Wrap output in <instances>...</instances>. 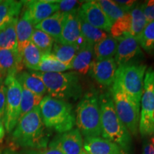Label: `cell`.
<instances>
[{"instance_id":"d4e9b609","label":"cell","mask_w":154,"mask_h":154,"mask_svg":"<svg viewBox=\"0 0 154 154\" xmlns=\"http://www.w3.org/2000/svg\"><path fill=\"white\" fill-rule=\"evenodd\" d=\"M77 51L78 49L76 46L66 45L55 42L51 49V54L58 61L71 67V63L76 56Z\"/></svg>"},{"instance_id":"5b68a950","label":"cell","mask_w":154,"mask_h":154,"mask_svg":"<svg viewBox=\"0 0 154 154\" xmlns=\"http://www.w3.org/2000/svg\"><path fill=\"white\" fill-rule=\"evenodd\" d=\"M76 124L84 137H99L101 135V110L97 91L87 92L76 106Z\"/></svg>"},{"instance_id":"e575fe53","label":"cell","mask_w":154,"mask_h":154,"mask_svg":"<svg viewBox=\"0 0 154 154\" xmlns=\"http://www.w3.org/2000/svg\"><path fill=\"white\" fill-rule=\"evenodd\" d=\"M59 11L63 13H69L74 9H79V6L81 5V2L76 0H59L57 1Z\"/></svg>"},{"instance_id":"bcb514c9","label":"cell","mask_w":154,"mask_h":154,"mask_svg":"<svg viewBox=\"0 0 154 154\" xmlns=\"http://www.w3.org/2000/svg\"><path fill=\"white\" fill-rule=\"evenodd\" d=\"M0 154H2V151L1 149H0Z\"/></svg>"},{"instance_id":"7a4b0ae2","label":"cell","mask_w":154,"mask_h":154,"mask_svg":"<svg viewBox=\"0 0 154 154\" xmlns=\"http://www.w3.org/2000/svg\"><path fill=\"white\" fill-rule=\"evenodd\" d=\"M102 138L120 146L127 153L132 154L131 134L119 118L110 91L99 96Z\"/></svg>"},{"instance_id":"30bf717a","label":"cell","mask_w":154,"mask_h":154,"mask_svg":"<svg viewBox=\"0 0 154 154\" xmlns=\"http://www.w3.org/2000/svg\"><path fill=\"white\" fill-rule=\"evenodd\" d=\"M23 3L25 5L23 16L34 26L59 11L57 1L32 0L23 1Z\"/></svg>"},{"instance_id":"5bb4252c","label":"cell","mask_w":154,"mask_h":154,"mask_svg":"<svg viewBox=\"0 0 154 154\" xmlns=\"http://www.w3.org/2000/svg\"><path fill=\"white\" fill-rule=\"evenodd\" d=\"M51 143L57 146L63 154H82L84 151L82 135L78 128L59 134Z\"/></svg>"},{"instance_id":"7bdbcfd3","label":"cell","mask_w":154,"mask_h":154,"mask_svg":"<svg viewBox=\"0 0 154 154\" xmlns=\"http://www.w3.org/2000/svg\"><path fill=\"white\" fill-rule=\"evenodd\" d=\"M19 154H36L34 153L33 149H25L23 151L19 152Z\"/></svg>"},{"instance_id":"9c48e42d","label":"cell","mask_w":154,"mask_h":154,"mask_svg":"<svg viewBox=\"0 0 154 154\" xmlns=\"http://www.w3.org/2000/svg\"><path fill=\"white\" fill-rule=\"evenodd\" d=\"M139 132L142 137L154 135V71L150 67L144 78Z\"/></svg>"},{"instance_id":"ab89813d","label":"cell","mask_w":154,"mask_h":154,"mask_svg":"<svg viewBox=\"0 0 154 154\" xmlns=\"http://www.w3.org/2000/svg\"><path fill=\"white\" fill-rule=\"evenodd\" d=\"M142 154H154V149L151 143L146 141L143 146V153Z\"/></svg>"},{"instance_id":"4316f807","label":"cell","mask_w":154,"mask_h":154,"mask_svg":"<svg viewBox=\"0 0 154 154\" xmlns=\"http://www.w3.org/2000/svg\"><path fill=\"white\" fill-rule=\"evenodd\" d=\"M17 19H14L10 24L0 30V49L17 50L16 34Z\"/></svg>"},{"instance_id":"d6a6232c","label":"cell","mask_w":154,"mask_h":154,"mask_svg":"<svg viewBox=\"0 0 154 154\" xmlns=\"http://www.w3.org/2000/svg\"><path fill=\"white\" fill-rule=\"evenodd\" d=\"M96 2L112 24L126 14V12L114 1L99 0Z\"/></svg>"},{"instance_id":"2e32d148","label":"cell","mask_w":154,"mask_h":154,"mask_svg":"<svg viewBox=\"0 0 154 154\" xmlns=\"http://www.w3.org/2000/svg\"><path fill=\"white\" fill-rule=\"evenodd\" d=\"M83 149L86 154H128L117 144L101 137H85Z\"/></svg>"},{"instance_id":"3957f363","label":"cell","mask_w":154,"mask_h":154,"mask_svg":"<svg viewBox=\"0 0 154 154\" xmlns=\"http://www.w3.org/2000/svg\"><path fill=\"white\" fill-rule=\"evenodd\" d=\"M44 126L59 134L67 132L76 125V114L72 105L68 101L45 96L39 106Z\"/></svg>"},{"instance_id":"603a6c76","label":"cell","mask_w":154,"mask_h":154,"mask_svg":"<svg viewBox=\"0 0 154 154\" xmlns=\"http://www.w3.org/2000/svg\"><path fill=\"white\" fill-rule=\"evenodd\" d=\"M118 43L119 42L116 38L111 36H108L104 39L96 44L94 46L96 60L100 61L113 58L116 53Z\"/></svg>"},{"instance_id":"e0dca14e","label":"cell","mask_w":154,"mask_h":154,"mask_svg":"<svg viewBox=\"0 0 154 154\" xmlns=\"http://www.w3.org/2000/svg\"><path fill=\"white\" fill-rule=\"evenodd\" d=\"M22 59L17 50L0 49V73L6 78L22 72Z\"/></svg>"},{"instance_id":"f1b7e54d","label":"cell","mask_w":154,"mask_h":154,"mask_svg":"<svg viewBox=\"0 0 154 154\" xmlns=\"http://www.w3.org/2000/svg\"><path fill=\"white\" fill-rule=\"evenodd\" d=\"M69 69H72V68L58 61L51 54V53H49L43 54L39 66L36 71H34V72L57 73L64 72L65 71L69 70Z\"/></svg>"},{"instance_id":"6da1fadb","label":"cell","mask_w":154,"mask_h":154,"mask_svg":"<svg viewBox=\"0 0 154 154\" xmlns=\"http://www.w3.org/2000/svg\"><path fill=\"white\" fill-rule=\"evenodd\" d=\"M11 140L16 146L27 149L39 150L47 147L49 135L42 121L39 106L19 118L11 132Z\"/></svg>"},{"instance_id":"74e56055","label":"cell","mask_w":154,"mask_h":154,"mask_svg":"<svg viewBox=\"0 0 154 154\" xmlns=\"http://www.w3.org/2000/svg\"><path fill=\"white\" fill-rule=\"evenodd\" d=\"M114 2L126 13L130 12L138 4V2L132 1V0H117Z\"/></svg>"},{"instance_id":"44dd1931","label":"cell","mask_w":154,"mask_h":154,"mask_svg":"<svg viewBox=\"0 0 154 154\" xmlns=\"http://www.w3.org/2000/svg\"><path fill=\"white\" fill-rule=\"evenodd\" d=\"M33 32L34 26L27 19H25L22 14L20 17H19L16 24L17 50L20 56L25 46L31 42V37Z\"/></svg>"},{"instance_id":"83f0119b","label":"cell","mask_w":154,"mask_h":154,"mask_svg":"<svg viewBox=\"0 0 154 154\" xmlns=\"http://www.w3.org/2000/svg\"><path fill=\"white\" fill-rule=\"evenodd\" d=\"M131 15V31L130 35L137 38L142 33L148 24L145 15H144L140 4H137L136 7L130 11Z\"/></svg>"},{"instance_id":"7402d4cb","label":"cell","mask_w":154,"mask_h":154,"mask_svg":"<svg viewBox=\"0 0 154 154\" xmlns=\"http://www.w3.org/2000/svg\"><path fill=\"white\" fill-rule=\"evenodd\" d=\"M16 78L22 88L36 95L44 97V94L47 93V88L42 81L31 72H21L16 75Z\"/></svg>"},{"instance_id":"60d3db41","label":"cell","mask_w":154,"mask_h":154,"mask_svg":"<svg viewBox=\"0 0 154 154\" xmlns=\"http://www.w3.org/2000/svg\"><path fill=\"white\" fill-rule=\"evenodd\" d=\"M5 126H4V124L2 121H0V143L2 141L4 138H5Z\"/></svg>"},{"instance_id":"ffe728a7","label":"cell","mask_w":154,"mask_h":154,"mask_svg":"<svg viewBox=\"0 0 154 154\" xmlns=\"http://www.w3.org/2000/svg\"><path fill=\"white\" fill-rule=\"evenodd\" d=\"M94 46L87 44L77 51L76 56L71 63V68L74 69L76 73L86 74L89 72L93 57Z\"/></svg>"},{"instance_id":"7dc6e473","label":"cell","mask_w":154,"mask_h":154,"mask_svg":"<svg viewBox=\"0 0 154 154\" xmlns=\"http://www.w3.org/2000/svg\"><path fill=\"white\" fill-rule=\"evenodd\" d=\"M82 154H86V153H85V152H84V151H83V152H82Z\"/></svg>"},{"instance_id":"ac0fdd59","label":"cell","mask_w":154,"mask_h":154,"mask_svg":"<svg viewBox=\"0 0 154 154\" xmlns=\"http://www.w3.org/2000/svg\"><path fill=\"white\" fill-rule=\"evenodd\" d=\"M66 14L67 13L58 11L51 16L35 25L34 28L49 34L51 37H53L56 42H58L62 32Z\"/></svg>"},{"instance_id":"f546056e","label":"cell","mask_w":154,"mask_h":154,"mask_svg":"<svg viewBox=\"0 0 154 154\" xmlns=\"http://www.w3.org/2000/svg\"><path fill=\"white\" fill-rule=\"evenodd\" d=\"M31 42L34 44L43 54H45L51 53L55 40L45 32L35 29L31 37Z\"/></svg>"},{"instance_id":"f35d334b","label":"cell","mask_w":154,"mask_h":154,"mask_svg":"<svg viewBox=\"0 0 154 154\" xmlns=\"http://www.w3.org/2000/svg\"><path fill=\"white\" fill-rule=\"evenodd\" d=\"M36 154H63L60 149L54 144L50 142L48 147L39 150H34Z\"/></svg>"},{"instance_id":"cb8c5ba5","label":"cell","mask_w":154,"mask_h":154,"mask_svg":"<svg viewBox=\"0 0 154 154\" xmlns=\"http://www.w3.org/2000/svg\"><path fill=\"white\" fill-rule=\"evenodd\" d=\"M42 56V51L31 42L25 46L21 54L24 66L31 71H36L41 63Z\"/></svg>"},{"instance_id":"484cf974","label":"cell","mask_w":154,"mask_h":154,"mask_svg":"<svg viewBox=\"0 0 154 154\" xmlns=\"http://www.w3.org/2000/svg\"><path fill=\"white\" fill-rule=\"evenodd\" d=\"M79 25L81 34L88 44L94 46L108 36L104 31L94 27L83 19L79 15Z\"/></svg>"},{"instance_id":"f6af8a7d","label":"cell","mask_w":154,"mask_h":154,"mask_svg":"<svg viewBox=\"0 0 154 154\" xmlns=\"http://www.w3.org/2000/svg\"><path fill=\"white\" fill-rule=\"evenodd\" d=\"M2 78H5V77H4V76H2V75L1 73H0V80H1Z\"/></svg>"},{"instance_id":"4fadbf2b","label":"cell","mask_w":154,"mask_h":154,"mask_svg":"<svg viewBox=\"0 0 154 154\" xmlns=\"http://www.w3.org/2000/svg\"><path fill=\"white\" fill-rule=\"evenodd\" d=\"M118 69L113 58L103 60L92 61L89 74L92 78L103 86H109L113 84Z\"/></svg>"},{"instance_id":"9a60e30c","label":"cell","mask_w":154,"mask_h":154,"mask_svg":"<svg viewBox=\"0 0 154 154\" xmlns=\"http://www.w3.org/2000/svg\"><path fill=\"white\" fill-rule=\"evenodd\" d=\"M79 9H74L66 14L62 32L58 42L66 45H73L76 47L77 42L82 36Z\"/></svg>"},{"instance_id":"d6986e66","label":"cell","mask_w":154,"mask_h":154,"mask_svg":"<svg viewBox=\"0 0 154 154\" xmlns=\"http://www.w3.org/2000/svg\"><path fill=\"white\" fill-rule=\"evenodd\" d=\"M23 5V1L0 0V30L19 18Z\"/></svg>"},{"instance_id":"7c38bea8","label":"cell","mask_w":154,"mask_h":154,"mask_svg":"<svg viewBox=\"0 0 154 154\" xmlns=\"http://www.w3.org/2000/svg\"><path fill=\"white\" fill-rule=\"evenodd\" d=\"M79 15L94 27L110 32L113 24L96 1H88L82 4L79 9Z\"/></svg>"},{"instance_id":"4dcf8cb0","label":"cell","mask_w":154,"mask_h":154,"mask_svg":"<svg viewBox=\"0 0 154 154\" xmlns=\"http://www.w3.org/2000/svg\"><path fill=\"white\" fill-rule=\"evenodd\" d=\"M42 99H43L42 96L36 95V94L32 93L26 88H22L20 105V117L30 112L31 111L33 110L34 108L38 106Z\"/></svg>"},{"instance_id":"277c9868","label":"cell","mask_w":154,"mask_h":154,"mask_svg":"<svg viewBox=\"0 0 154 154\" xmlns=\"http://www.w3.org/2000/svg\"><path fill=\"white\" fill-rule=\"evenodd\" d=\"M30 72L42 81L51 97L67 101L70 99L76 101L82 96V86L78 73Z\"/></svg>"},{"instance_id":"8d00e7d4","label":"cell","mask_w":154,"mask_h":154,"mask_svg":"<svg viewBox=\"0 0 154 154\" xmlns=\"http://www.w3.org/2000/svg\"><path fill=\"white\" fill-rule=\"evenodd\" d=\"M6 107V86L5 78L0 80V121H4ZM4 124V123H3Z\"/></svg>"},{"instance_id":"ee69618b","label":"cell","mask_w":154,"mask_h":154,"mask_svg":"<svg viewBox=\"0 0 154 154\" xmlns=\"http://www.w3.org/2000/svg\"><path fill=\"white\" fill-rule=\"evenodd\" d=\"M151 145L153 146V149H154V135H153V137L151 138Z\"/></svg>"},{"instance_id":"d590c367","label":"cell","mask_w":154,"mask_h":154,"mask_svg":"<svg viewBox=\"0 0 154 154\" xmlns=\"http://www.w3.org/2000/svg\"><path fill=\"white\" fill-rule=\"evenodd\" d=\"M140 7L148 23L154 21V0L146 1L145 2L140 5Z\"/></svg>"},{"instance_id":"836d02e7","label":"cell","mask_w":154,"mask_h":154,"mask_svg":"<svg viewBox=\"0 0 154 154\" xmlns=\"http://www.w3.org/2000/svg\"><path fill=\"white\" fill-rule=\"evenodd\" d=\"M137 39L146 52L154 53V21L148 23Z\"/></svg>"},{"instance_id":"8992f818","label":"cell","mask_w":154,"mask_h":154,"mask_svg":"<svg viewBox=\"0 0 154 154\" xmlns=\"http://www.w3.org/2000/svg\"><path fill=\"white\" fill-rule=\"evenodd\" d=\"M110 92L119 118L131 134L137 136L139 131L140 104L128 95L116 81Z\"/></svg>"},{"instance_id":"ba28073f","label":"cell","mask_w":154,"mask_h":154,"mask_svg":"<svg viewBox=\"0 0 154 154\" xmlns=\"http://www.w3.org/2000/svg\"><path fill=\"white\" fill-rule=\"evenodd\" d=\"M6 86V107L4 126L5 131L10 134L17 126L21 111L22 87L15 74H9L5 79Z\"/></svg>"},{"instance_id":"1f68e13d","label":"cell","mask_w":154,"mask_h":154,"mask_svg":"<svg viewBox=\"0 0 154 154\" xmlns=\"http://www.w3.org/2000/svg\"><path fill=\"white\" fill-rule=\"evenodd\" d=\"M131 31V15L130 12L126 13L122 18L112 24L110 29L111 36L112 37L119 39L127 35H130Z\"/></svg>"},{"instance_id":"8fae6325","label":"cell","mask_w":154,"mask_h":154,"mask_svg":"<svg viewBox=\"0 0 154 154\" xmlns=\"http://www.w3.org/2000/svg\"><path fill=\"white\" fill-rule=\"evenodd\" d=\"M117 40L119 43L114 59L117 66L140 63L139 59L143 57V54L137 38L127 35Z\"/></svg>"},{"instance_id":"b9f144b4","label":"cell","mask_w":154,"mask_h":154,"mask_svg":"<svg viewBox=\"0 0 154 154\" xmlns=\"http://www.w3.org/2000/svg\"><path fill=\"white\" fill-rule=\"evenodd\" d=\"M2 154H19V152H17L14 151V150L11 149H6L5 151H2Z\"/></svg>"},{"instance_id":"52a82bcc","label":"cell","mask_w":154,"mask_h":154,"mask_svg":"<svg viewBox=\"0 0 154 154\" xmlns=\"http://www.w3.org/2000/svg\"><path fill=\"white\" fill-rule=\"evenodd\" d=\"M146 65L136 63L118 66L115 81L126 93L140 104L143 91Z\"/></svg>"}]
</instances>
